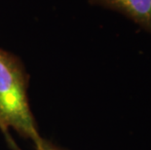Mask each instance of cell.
<instances>
[{"mask_svg":"<svg viewBox=\"0 0 151 150\" xmlns=\"http://www.w3.org/2000/svg\"><path fill=\"white\" fill-rule=\"evenodd\" d=\"M37 150H63V149L57 147L56 145L52 144V143L47 141V140H44L42 146H41V147L39 149H37Z\"/></svg>","mask_w":151,"mask_h":150,"instance_id":"4","label":"cell"},{"mask_svg":"<svg viewBox=\"0 0 151 150\" xmlns=\"http://www.w3.org/2000/svg\"><path fill=\"white\" fill-rule=\"evenodd\" d=\"M89 2L119 12L151 34V0H89Z\"/></svg>","mask_w":151,"mask_h":150,"instance_id":"2","label":"cell"},{"mask_svg":"<svg viewBox=\"0 0 151 150\" xmlns=\"http://www.w3.org/2000/svg\"><path fill=\"white\" fill-rule=\"evenodd\" d=\"M0 131L2 132V133L4 135L6 140H7V143L8 145L10 146V147L13 149V150H21L20 148L18 147V145L16 144L15 140L12 139V136H10V133H9V129L7 127H6V125L4 124V122H3L2 118L0 117Z\"/></svg>","mask_w":151,"mask_h":150,"instance_id":"3","label":"cell"},{"mask_svg":"<svg viewBox=\"0 0 151 150\" xmlns=\"http://www.w3.org/2000/svg\"><path fill=\"white\" fill-rule=\"evenodd\" d=\"M27 83L21 60L0 48V117L8 129L13 128L39 149L45 139L39 135L28 103Z\"/></svg>","mask_w":151,"mask_h":150,"instance_id":"1","label":"cell"}]
</instances>
